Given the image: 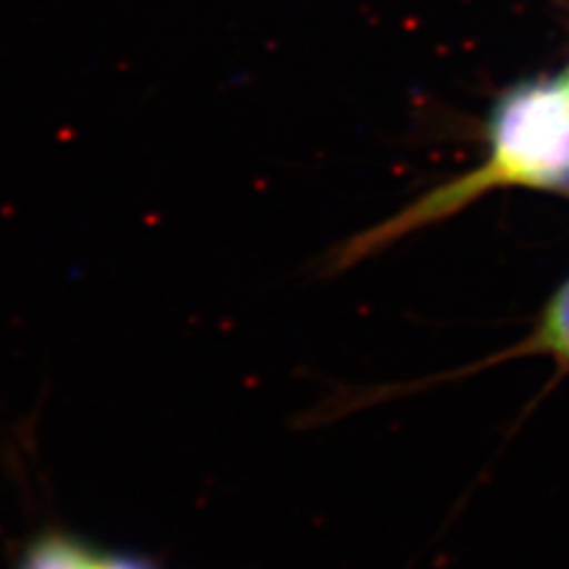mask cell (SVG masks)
Masks as SVG:
<instances>
[{
  "instance_id": "1",
  "label": "cell",
  "mask_w": 569,
  "mask_h": 569,
  "mask_svg": "<svg viewBox=\"0 0 569 569\" xmlns=\"http://www.w3.org/2000/svg\"><path fill=\"white\" fill-rule=\"evenodd\" d=\"M489 140L491 150L482 167L435 188L397 217L351 238L335 252L332 269H349L496 188L522 186L569 194V83L558 79L512 88L496 104Z\"/></svg>"
},
{
  "instance_id": "2",
  "label": "cell",
  "mask_w": 569,
  "mask_h": 569,
  "mask_svg": "<svg viewBox=\"0 0 569 569\" xmlns=\"http://www.w3.org/2000/svg\"><path fill=\"white\" fill-rule=\"evenodd\" d=\"M525 356H548L550 361H556L562 370H569V280H565L556 295L548 299L543 307L537 326L520 340L515 347L491 356L485 363H477L470 368H462L458 372H449L443 378H466L468 372L482 370L485 366L525 359Z\"/></svg>"
},
{
  "instance_id": "3",
  "label": "cell",
  "mask_w": 569,
  "mask_h": 569,
  "mask_svg": "<svg viewBox=\"0 0 569 569\" xmlns=\"http://www.w3.org/2000/svg\"><path fill=\"white\" fill-rule=\"evenodd\" d=\"M17 569H110V550L64 531H46L24 548Z\"/></svg>"
},
{
  "instance_id": "4",
  "label": "cell",
  "mask_w": 569,
  "mask_h": 569,
  "mask_svg": "<svg viewBox=\"0 0 569 569\" xmlns=\"http://www.w3.org/2000/svg\"><path fill=\"white\" fill-rule=\"evenodd\" d=\"M110 569H159L152 560L131 556V553H112L110 550Z\"/></svg>"
},
{
  "instance_id": "5",
  "label": "cell",
  "mask_w": 569,
  "mask_h": 569,
  "mask_svg": "<svg viewBox=\"0 0 569 569\" xmlns=\"http://www.w3.org/2000/svg\"><path fill=\"white\" fill-rule=\"evenodd\" d=\"M562 79H565V81H567V83H569V69H567V74H565V77H562Z\"/></svg>"
}]
</instances>
